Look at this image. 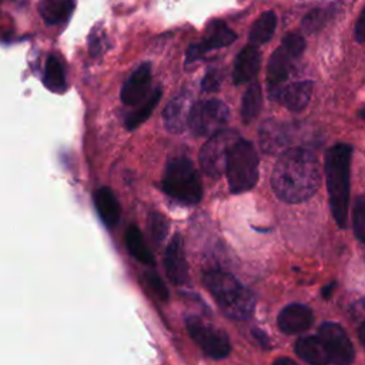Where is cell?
I'll return each mask as SVG.
<instances>
[{
    "instance_id": "1",
    "label": "cell",
    "mask_w": 365,
    "mask_h": 365,
    "mask_svg": "<svg viewBox=\"0 0 365 365\" xmlns=\"http://www.w3.org/2000/svg\"><path fill=\"white\" fill-rule=\"evenodd\" d=\"M321 182V168L314 153L305 148H289L277 160L271 185L277 197L295 204L311 198Z\"/></svg>"
},
{
    "instance_id": "2",
    "label": "cell",
    "mask_w": 365,
    "mask_h": 365,
    "mask_svg": "<svg viewBox=\"0 0 365 365\" xmlns=\"http://www.w3.org/2000/svg\"><path fill=\"white\" fill-rule=\"evenodd\" d=\"M204 285L212 295L221 311L238 321L248 319L255 308V297L240 279L222 269L204 272Z\"/></svg>"
},
{
    "instance_id": "3",
    "label": "cell",
    "mask_w": 365,
    "mask_h": 365,
    "mask_svg": "<svg viewBox=\"0 0 365 365\" xmlns=\"http://www.w3.org/2000/svg\"><path fill=\"white\" fill-rule=\"evenodd\" d=\"M352 148L348 144H335L325 154V178L329 205L335 222L345 228L349 202V168Z\"/></svg>"
},
{
    "instance_id": "4",
    "label": "cell",
    "mask_w": 365,
    "mask_h": 365,
    "mask_svg": "<svg viewBox=\"0 0 365 365\" xmlns=\"http://www.w3.org/2000/svg\"><path fill=\"white\" fill-rule=\"evenodd\" d=\"M161 188L167 195L187 205L197 204L202 198V182L187 157H175L167 163Z\"/></svg>"
},
{
    "instance_id": "5",
    "label": "cell",
    "mask_w": 365,
    "mask_h": 365,
    "mask_svg": "<svg viewBox=\"0 0 365 365\" xmlns=\"http://www.w3.org/2000/svg\"><path fill=\"white\" fill-rule=\"evenodd\" d=\"M258 154L247 140H240L231 150L227 163V181L232 194L254 188L258 181Z\"/></svg>"
},
{
    "instance_id": "6",
    "label": "cell",
    "mask_w": 365,
    "mask_h": 365,
    "mask_svg": "<svg viewBox=\"0 0 365 365\" xmlns=\"http://www.w3.org/2000/svg\"><path fill=\"white\" fill-rule=\"evenodd\" d=\"M304 48L305 41L301 36L288 34L271 54L267 66V84L271 98L275 100V96L282 88V83L289 77L295 61L302 56Z\"/></svg>"
},
{
    "instance_id": "7",
    "label": "cell",
    "mask_w": 365,
    "mask_h": 365,
    "mask_svg": "<svg viewBox=\"0 0 365 365\" xmlns=\"http://www.w3.org/2000/svg\"><path fill=\"white\" fill-rule=\"evenodd\" d=\"M241 140L240 134L234 130H221L207 140L200 150V165L210 177H220L227 171V163L232 147Z\"/></svg>"
},
{
    "instance_id": "8",
    "label": "cell",
    "mask_w": 365,
    "mask_h": 365,
    "mask_svg": "<svg viewBox=\"0 0 365 365\" xmlns=\"http://www.w3.org/2000/svg\"><path fill=\"white\" fill-rule=\"evenodd\" d=\"M230 117L228 107L215 98L200 100L192 104L188 127L198 137H212L220 133Z\"/></svg>"
},
{
    "instance_id": "9",
    "label": "cell",
    "mask_w": 365,
    "mask_h": 365,
    "mask_svg": "<svg viewBox=\"0 0 365 365\" xmlns=\"http://www.w3.org/2000/svg\"><path fill=\"white\" fill-rule=\"evenodd\" d=\"M185 328L194 342L208 356L214 359H222L230 355V338L222 329L200 319L198 317H188L185 319Z\"/></svg>"
},
{
    "instance_id": "10",
    "label": "cell",
    "mask_w": 365,
    "mask_h": 365,
    "mask_svg": "<svg viewBox=\"0 0 365 365\" xmlns=\"http://www.w3.org/2000/svg\"><path fill=\"white\" fill-rule=\"evenodd\" d=\"M237 38V34L221 20H214L208 24L205 29V34L201 38L200 43L191 44L185 54V64L190 66L194 61L204 57L208 51L214 48L227 47L231 43H234Z\"/></svg>"
},
{
    "instance_id": "11",
    "label": "cell",
    "mask_w": 365,
    "mask_h": 365,
    "mask_svg": "<svg viewBox=\"0 0 365 365\" xmlns=\"http://www.w3.org/2000/svg\"><path fill=\"white\" fill-rule=\"evenodd\" d=\"M318 335L328 351L331 364L349 365L354 361L355 351L352 342L341 325L335 322H325L319 327Z\"/></svg>"
},
{
    "instance_id": "12",
    "label": "cell",
    "mask_w": 365,
    "mask_h": 365,
    "mask_svg": "<svg viewBox=\"0 0 365 365\" xmlns=\"http://www.w3.org/2000/svg\"><path fill=\"white\" fill-rule=\"evenodd\" d=\"M151 86V66L150 63H141L127 78L121 87V101L127 106H134L144 101L150 94Z\"/></svg>"
},
{
    "instance_id": "13",
    "label": "cell",
    "mask_w": 365,
    "mask_h": 365,
    "mask_svg": "<svg viewBox=\"0 0 365 365\" xmlns=\"http://www.w3.org/2000/svg\"><path fill=\"white\" fill-rule=\"evenodd\" d=\"M165 274L174 285H184L188 279V265L184 252V242L180 234H174L164 254Z\"/></svg>"
},
{
    "instance_id": "14",
    "label": "cell",
    "mask_w": 365,
    "mask_h": 365,
    "mask_svg": "<svg viewBox=\"0 0 365 365\" xmlns=\"http://www.w3.org/2000/svg\"><path fill=\"white\" fill-rule=\"evenodd\" d=\"M191 94L188 91H181L177 94L164 108L163 120L164 127L170 133H182L188 127V120L191 114Z\"/></svg>"
},
{
    "instance_id": "15",
    "label": "cell",
    "mask_w": 365,
    "mask_h": 365,
    "mask_svg": "<svg viewBox=\"0 0 365 365\" xmlns=\"http://www.w3.org/2000/svg\"><path fill=\"white\" fill-rule=\"evenodd\" d=\"M314 322V314L304 304H289L281 309L277 318L278 328L285 334H299L307 331Z\"/></svg>"
},
{
    "instance_id": "16",
    "label": "cell",
    "mask_w": 365,
    "mask_h": 365,
    "mask_svg": "<svg viewBox=\"0 0 365 365\" xmlns=\"http://www.w3.org/2000/svg\"><path fill=\"white\" fill-rule=\"evenodd\" d=\"M261 67V54L257 46H245L235 58L232 80L235 84L251 81Z\"/></svg>"
},
{
    "instance_id": "17",
    "label": "cell",
    "mask_w": 365,
    "mask_h": 365,
    "mask_svg": "<svg viewBox=\"0 0 365 365\" xmlns=\"http://www.w3.org/2000/svg\"><path fill=\"white\" fill-rule=\"evenodd\" d=\"M312 94V83L311 81H297L282 87L275 100H278L282 106H285L291 111H301L309 103Z\"/></svg>"
},
{
    "instance_id": "18",
    "label": "cell",
    "mask_w": 365,
    "mask_h": 365,
    "mask_svg": "<svg viewBox=\"0 0 365 365\" xmlns=\"http://www.w3.org/2000/svg\"><path fill=\"white\" fill-rule=\"evenodd\" d=\"M297 355L309 365H328L331 364L328 351L319 338V335L314 336H302L295 342L294 346Z\"/></svg>"
},
{
    "instance_id": "19",
    "label": "cell",
    "mask_w": 365,
    "mask_h": 365,
    "mask_svg": "<svg viewBox=\"0 0 365 365\" xmlns=\"http://www.w3.org/2000/svg\"><path fill=\"white\" fill-rule=\"evenodd\" d=\"M259 145L267 154H275L287 145L288 137L287 130L282 123L275 120H268L259 127Z\"/></svg>"
},
{
    "instance_id": "20",
    "label": "cell",
    "mask_w": 365,
    "mask_h": 365,
    "mask_svg": "<svg viewBox=\"0 0 365 365\" xmlns=\"http://www.w3.org/2000/svg\"><path fill=\"white\" fill-rule=\"evenodd\" d=\"M94 207L98 217L107 227H114L120 220V204L108 187H101L94 192Z\"/></svg>"
},
{
    "instance_id": "21",
    "label": "cell",
    "mask_w": 365,
    "mask_h": 365,
    "mask_svg": "<svg viewBox=\"0 0 365 365\" xmlns=\"http://www.w3.org/2000/svg\"><path fill=\"white\" fill-rule=\"evenodd\" d=\"M74 10V0H41L38 13L47 26H60L68 21Z\"/></svg>"
},
{
    "instance_id": "22",
    "label": "cell",
    "mask_w": 365,
    "mask_h": 365,
    "mask_svg": "<svg viewBox=\"0 0 365 365\" xmlns=\"http://www.w3.org/2000/svg\"><path fill=\"white\" fill-rule=\"evenodd\" d=\"M275 26H277V16L274 11L268 10L259 14L250 29V33H248L250 44L259 46L269 41L271 37L274 36Z\"/></svg>"
},
{
    "instance_id": "23",
    "label": "cell",
    "mask_w": 365,
    "mask_h": 365,
    "mask_svg": "<svg viewBox=\"0 0 365 365\" xmlns=\"http://www.w3.org/2000/svg\"><path fill=\"white\" fill-rule=\"evenodd\" d=\"M43 84L53 93H63L67 88L64 67L54 54H50L46 60Z\"/></svg>"
},
{
    "instance_id": "24",
    "label": "cell",
    "mask_w": 365,
    "mask_h": 365,
    "mask_svg": "<svg viewBox=\"0 0 365 365\" xmlns=\"http://www.w3.org/2000/svg\"><path fill=\"white\" fill-rule=\"evenodd\" d=\"M125 245L130 251V254L138 259L143 264L151 265L154 262V257L148 248V245L145 244L144 235L140 231L138 227L135 225H130L125 231Z\"/></svg>"
},
{
    "instance_id": "25",
    "label": "cell",
    "mask_w": 365,
    "mask_h": 365,
    "mask_svg": "<svg viewBox=\"0 0 365 365\" xmlns=\"http://www.w3.org/2000/svg\"><path fill=\"white\" fill-rule=\"evenodd\" d=\"M262 106V91L258 83H252L245 90L242 100H241V117L242 121L247 124L252 121L261 111Z\"/></svg>"
},
{
    "instance_id": "26",
    "label": "cell",
    "mask_w": 365,
    "mask_h": 365,
    "mask_svg": "<svg viewBox=\"0 0 365 365\" xmlns=\"http://www.w3.org/2000/svg\"><path fill=\"white\" fill-rule=\"evenodd\" d=\"M161 94H163V91H161L160 87L154 88L153 93H150V96L141 103V106L127 117V120H125L127 130H130V131L135 130L145 120H148V117L153 114L154 108L157 107V104H158V101L161 98Z\"/></svg>"
},
{
    "instance_id": "27",
    "label": "cell",
    "mask_w": 365,
    "mask_h": 365,
    "mask_svg": "<svg viewBox=\"0 0 365 365\" xmlns=\"http://www.w3.org/2000/svg\"><path fill=\"white\" fill-rule=\"evenodd\" d=\"M352 221H354V231L356 238L362 244H365V197L364 195L355 200Z\"/></svg>"
},
{
    "instance_id": "28",
    "label": "cell",
    "mask_w": 365,
    "mask_h": 365,
    "mask_svg": "<svg viewBox=\"0 0 365 365\" xmlns=\"http://www.w3.org/2000/svg\"><path fill=\"white\" fill-rule=\"evenodd\" d=\"M148 230L151 234V238L158 244L161 242L168 231V224L167 220L164 218V215L158 214V212H151L148 215Z\"/></svg>"
},
{
    "instance_id": "29",
    "label": "cell",
    "mask_w": 365,
    "mask_h": 365,
    "mask_svg": "<svg viewBox=\"0 0 365 365\" xmlns=\"http://www.w3.org/2000/svg\"><path fill=\"white\" fill-rule=\"evenodd\" d=\"M145 282L148 285V288L155 294L157 298H160L161 301H167L168 299V288L165 287V284L163 282V279L157 275V272H145L144 275Z\"/></svg>"
},
{
    "instance_id": "30",
    "label": "cell",
    "mask_w": 365,
    "mask_h": 365,
    "mask_svg": "<svg viewBox=\"0 0 365 365\" xmlns=\"http://www.w3.org/2000/svg\"><path fill=\"white\" fill-rule=\"evenodd\" d=\"M88 46H90V53L91 56L97 57L100 54L104 53L106 47H107V37L106 33L103 30H94L90 34V40H88Z\"/></svg>"
},
{
    "instance_id": "31",
    "label": "cell",
    "mask_w": 365,
    "mask_h": 365,
    "mask_svg": "<svg viewBox=\"0 0 365 365\" xmlns=\"http://www.w3.org/2000/svg\"><path fill=\"white\" fill-rule=\"evenodd\" d=\"M222 81V73L218 68H211L207 71V74L204 76L202 81H201V88L204 91L212 93L217 91L220 88V84Z\"/></svg>"
},
{
    "instance_id": "32",
    "label": "cell",
    "mask_w": 365,
    "mask_h": 365,
    "mask_svg": "<svg viewBox=\"0 0 365 365\" xmlns=\"http://www.w3.org/2000/svg\"><path fill=\"white\" fill-rule=\"evenodd\" d=\"M324 17H325V14H324L322 10H314L309 14L305 16V19L302 21V26L305 27V30L312 31L314 29L321 26V21L324 20Z\"/></svg>"
},
{
    "instance_id": "33",
    "label": "cell",
    "mask_w": 365,
    "mask_h": 365,
    "mask_svg": "<svg viewBox=\"0 0 365 365\" xmlns=\"http://www.w3.org/2000/svg\"><path fill=\"white\" fill-rule=\"evenodd\" d=\"M355 37L359 43H365V7L359 13L355 24Z\"/></svg>"
},
{
    "instance_id": "34",
    "label": "cell",
    "mask_w": 365,
    "mask_h": 365,
    "mask_svg": "<svg viewBox=\"0 0 365 365\" xmlns=\"http://www.w3.org/2000/svg\"><path fill=\"white\" fill-rule=\"evenodd\" d=\"M352 317L358 322L365 319V298H362L358 302H355V305L352 307Z\"/></svg>"
},
{
    "instance_id": "35",
    "label": "cell",
    "mask_w": 365,
    "mask_h": 365,
    "mask_svg": "<svg viewBox=\"0 0 365 365\" xmlns=\"http://www.w3.org/2000/svg\"><path fill=\"white\" fill-rule=\"evenodd\" d=\"M272 365H298V364L289 358H278L272 362Z\"/></svg>"
},
{
    "instance_id": "36",
    "label": "cell",
    "mask_w": 365,
    "mask_h": 365,
    "mask_svg": "<svg viewBox=\"0 0 365 365\" xmlns=\"http://www.w3.org/2000/svg\"><path fill=\"white\" fill-rule=\"evenodd\" d=\"M359 339L362 341V344L365 346V319L359 321Z\"/></svg>"
}]
</instances>
